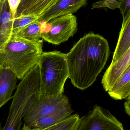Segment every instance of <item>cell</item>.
<instances>
[{"instance_id":"cell-1","label":"cell","mask_w":130,"mask_h":130,"mask_svg":"<svg viewBox=\"0 0 130 130\" xmlns=\"http://www.w3.org/2000/svg\"><path fill=\"white\" fill-rule=\"evenodd\" d=\"M110 55L107 39L93 32L87 34L66 54L69 78L76 88L85 90L95 82Z\"/></svg>"},{"instance_id":"cell-2","label":"cell","mask_w":130,"mask_h":130,"mask_svg":"<svg viewBox=\"0 0 130 130\" xmlns=\"http://www.w3.org/2000/svg\"><path fill=\"white\" fill-rule=\"evenodd\" d=\"M73 111L68 99L62 94L40 96L24 117V124L32 129H43L67 119Z\"/></svg>"},{"instance_id":"cell-3","label":"cell","mask_w":130,"mask_h":130,"mask_svg":"<svg viewBox=\"0 0 130 130\" xmlns=\"http://www.w3.org/2000/svg\"><path fill=\"white\" fill-rule=\"evenodd\" d=\"M43 44L42 40L32 42L12 35L0 52V65L12 70L21 79L38 63L43 52Z\"/></svg>"},{"instance_id":"cell-4","label":"cell","mask_w":130,"mask_h":130,"mask_svg":"<svg viewBox=\"0 0 130 130\" xmlns=\"http://www.w3.org/2000/svg\"><path fill=\"white\" fill-rule=\"evenodd\" d=\"M37 64L40 78V96L63 94L69 78L66 54L58 51L43 52Z\"/></svg>"},{"instance_id":"cell-5","label":"cell","mask_w":130,"mask_h":130,"mask_svg":"<svg viewBox=\"0 0 130 130\" xmlns=\"http://www.w3.org/2000/svg\"><path fill=\"white\" fill-rule=\"evenodd\" d=\"M41 25V38L54 45L68 41L78 29L77 18L72 14L55 18Z\"/></svg>"},{"instance_id":"cell-6","label":"cell","mask_w":130,"mask_h":130,"mask_svg":"<svg viewBox=\"0 0 130 130\" xmlns=\"http://www.w3.org/2000/svg\"><path fill=\"white\" fill-rule=\"evenodd\" d=\"M81 120L77 130H125L123 124L116 117L97 105Z\"/></svg>"},{"instance_id":"cell-7","label":"cell","mask_w":130,"mask_h":130,"mask_svg":"<svg viewBox=\"0 0 130 130\" xmlns=\"http://www.w3.org/2000/svg\"><path fill=\"white\" fill-rule=\"evenodd\" d=\"M88 0H58L56 4L38 17L41 23H46L53 18L75 13L86 5Z\"/></svg>"},{"instance_id":"cell-8","label":"cell","mask_w":130,"mask_h":130,"mask_svg":"<svg viewBox=\"0 0 130 130\" xmlns=\"http://www.w3.org/2000/svg\"><path fill=\"white\" fill-rule=\"evenodd\" d=\"M7 119L2 130H21L22 120L33 103L12 97Z\"/></svg>"},{"instance_id":"cell-9","label":"cell","mask_w":130,"mask_h":130,"mask_svg":"<svg viewBox=\"0 0 130 130\" xmlns=\"http://www.w3.org/2000/svg\"><path fill=\"white\" fill-rule=\"evenodd\" d=\"M130 66V49L118 60L111 63L104 74L102 83L106 91H108Z\"/></svg>"},{"instance_id":"cell-10","label":"cell","mask_w":130,"mask_h":130,"mask_svg":"<svg viewBox=\"0 0 130 130\" xmlns=\"http://www.w3.org/2000/svg\"><path fill=\"white\" fill-rule=\"evenodd\" d=\"M17 79L12 70L0 65V108L12 98Z\"/></svg>"},{"instance_id":"cell-11","label":"cell","mask_w":130,"mask_h":130,"mask_svg":"<svg viewBox=\"0 0 130 130\" xmlns=\"http://www.w3.org/2000/svg\"><path fill=\"white\" fill-rule=\"evenodd\" d=\"M13 19L8 0L0 1V52L13 34Z\"/></svg>"},{"instance_id":"cell-12","label":"cell","mask_w":130,"mask_h":130,"mask_svg":"<svg viewBox=\"0 0 130 130\" xmlns=\"http://www.w3.org/2000/svg\"><path fill=\"white\" fill-rule=\"evenodd\" d=\"M114 100L126 99L130 96V66L108 91Z\"/></svg>"},{"instance_id":"cell-13","label":"cell","mask_w":130,"mask_h":130,"mask_svg":"<svg viewBox=\"0 0 130 130\" xmlns=\"http://www.w3.org/2000/svg\"><path fill=\"white\" fill-rule=\"evenodd\" d=\"M130 49V17L123 20L122 27L111 63L118 60Z\"/></svg>"},{"instance_id":"cell-14","label":"cell","mask_w":130,"mask_h":130,"mask_svg":"<svg viewBox=\"0 0 130 130\" xmlns=\"http://www.w3.org/2000/svg\"><path fill=\"white\" fill-rule=\"evenodd\" d=\"M81 118L78 114L72 115L67 119L43 129H32L24 124L21 130H77L81 123Z\"/></svg>"},{"instance_id":"cell-15","label":"cell","mask_w":130,"mask_h":130,"mask_svg":"<svg viewBox=\"0 0 130 130\" xmlns=\"http://www.w3.org/2000/svg\"><path fill=\"white\" fill-rule=\"evenodd\" d=\"M41 34V24L38 20L12 35L26 40L36 42L40 40Z\"/></svg>"},{"instance_id":"cell-16","label":"cell","mask_w":130,"mask_h":130,"mask_svg":"<svg viewBox=\"0 0 130 130\" xmlns=\"http://www.w3.org/2000/svg\"><path fill=\"white\" fill-rule=\"evenodd\" d=\"M57 1L33 0L21 15L32 14L39 17L52 7Z\"/></svg>"},{"instance_id":"cell-17","label":"cell","mask_w":130,"mask_h":130,"mask_svg":"<svg viewBox=\"0 0 130 130\" xmlns=\"http://www.w3.org/2000/svg\"><path fill=\"white\" fill-rule=\"evenodd\" d=\"M38 20V17L32 14L23 15L14 18L13 20V34Z\"/></svg>"},{"instance_id":"cell-18","label":"cell","mask_w":130,"mask_h":130,"mask_svg":"<svg viewBox=\"0 0 130 130\" xmlns=\"http://www.w3.org/2000/svg\"><path fill=\"white\" fill-rule=\"evenodd\" d=\"M120 2L117 0H102L94 3L92 8H108L112 10L119 8Z\"/></svg>"},{"instance_id":"cell-19","label":"cell","mask_w":130,"mask_h":130,"mask_svg":"<svg viewBox=\"0 0 130 130\" xmlns=\"http://www.w3.org/2000/svg\"><path fill=\"white\" fill-rule=\"evenodd\" d=\"M119 8L123 17V20L130 17V0H123L121 2Z\"/></svg>"},{"instance_id":"cell-20","label":"cell","mask_w":130,"mask_h":130,"mask_svg":"<svg viewBox=\"0 0 130 130\" xmlns=\"http://www.w3.org/2000/svg\"><path fill=\"white\" fill-rule=\"evenodd\" d=\"M33 1V0H21L14 18L21 16Z\"/></svg>"},{"instance_id":"cell-21","label":"cell","mask_w":130,"mask_h":130,"mask_svg":"<svg viewBox=\"0 0 130 130\" xmlns=\"http://www.w3.org/2000/svg\"><path fill=\"white\" fill-rule=\"evenodd\" d=\"M8 2L10 9L11 14L14 19L18 5L20 2L21 0H8Z\"/></svg>"},{"instance_id":"cell-22","label":"cell","mask_w":130,"mask_h":130,"mask_svg":"<svg viewBox=\"0 0 130 130\" xmlns=\"http://www.w3.org/2000/svg\"><path fill=\"white\" fill-rule=\"evenodd\" d=\"M124 103V107L126 113L129 116L130 115V96H129Z\"/></svg>"},{"instance_id":"cell-23","label":"cell","mask_w":130,"mask_h":130,"mask_svg":"<svg viewBox=\"0 0 130 130\" xmlns=\"http://www.w3.org/2000/svg\"><path fill=\"white\" fill-rule=\"evenodd\" d=\"M2 127L1 126V122H0V130H2Z\"/></svg>"},{"instance_id":"cell-24","label":"cell","mask_w":130,"mask_h":130,"mask_svg":"<svg viewBox=\"0 0 130 130\" xmlns=\"http://www.w3.org/2000/svg\"><path fill=\"white\" fill-rule=\"evenodd\" d=\"M119 1H123V0H119Z\"/></svg>"},{"instance_id":"cell-25","label":"cell","mask_w":130,"mask_h":130,"mask_svg":"<svg viewBox=\"0 0 130 130\" xmlns=\"http://www.w3.org/2000/svg\"><path fill=\"white\" fill-rule=\"evenodd\" d=\"M2 1V0H0V1Z\"/></svg>"}]
</instances>
